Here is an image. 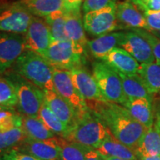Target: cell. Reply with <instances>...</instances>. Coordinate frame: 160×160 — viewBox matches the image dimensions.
Listing matches in <instances>:
<instances>
[{
	"label": "cell",
	"instance_id": "cell-3",
	"mask_svg": "<svg viewBox=\"0 0 160 160\" xmlns=\"http://www.w3.org/2000/svg\"><path fill=\"white\" fill-rule=\"evenodd\" d=\"M13 68L17 74L42 91H55L53 68L39 53L26 50L16 62Z\"/></svg>",
	"mask_w": 160,
	"mask_h": 160
},
{
	"label": "cell",
	"instance_id": "cell-27",
	"mask_svg": "<svg viewBox=\"0 0 160 160\" xmlns=\"http://www.w3.org/2000/svg\"><path fill=\"white\" fill-rule=\"evenodd\" d=\"M38 118L41 119L46 127L54 134L65 138L68 133L70 128L62 122L45 103L40 110Z\"/></svg>",
	"mask_w": 160,
	"mask_h": 160
},
{
	"label": "cell",
	"instance_id": "cell-33",
	"mask_svg": "<svg viewBox=\"0 0 160 160\" xmlns=\"http://www.w3.org/2000/svg\"><path fill=\"white\" fill-rule=\"evenodd\" d=\"M133 31L143 37L151 45L153 56H154L155 61L157 64L160 65V39L155 37L150 32L145 31L144 29H133Z\"/></svg>",
	"mask_w": 160,
	"mask_h": 160
},
{
	"label": "cell",
	"instance_id": "cell-19",
	"mask_svg": "<svg viewBox=\"0 0 160 160\" xmlns=\"http://www.w3.org/2000/svg\"><path fill=\"white\" fill-rule=\"evenodd\" d=\"M138 156L155 157L160 155V116L151 128L146 130L137 149Z\"/></svg>",
	"mask_w": 160,
	"mask_h": 160
},
{
	"label": "cell",
	"instance_id": "cell-26",
	"mask_svg": "<svg viewBox=\"0 0 160 160\" xmlns=\"http://www.w3.org/2000/svg\"><path fill=\"white\" fill-rule=\"evenodd\" d=\"M138 74L142 78L151 93H160V65L156 62L140 64Z\"/></svg>",
	"mask_w": 160,
	"mask_h": 160
},
{
	"label": "cell",
	"instance_id": "cell-1",
	"mask_svg": "<svg viewBox=\"0 0 160 160\" xmlns=\"http://www.w3.org/2000/svg\"><path fill=\"white\" fill-rule=\"evenodd\" d=\"M86 102L90 110L105 124L118 141L137 151L148 128L137 121L122 105L108 101Z\"/></svg>",
	"mask_w": 160,
	"mask_h": 160
},
{
	"label": "cell",
	"instance_id": "cell-24",
	"mask_svg": "<svg viewBox=\"0 0 160 160\" xmlns=\"http://www.w3.org/2000/svg\"><path fill=\"white\" fill-rule=\"evenodd\" d=\"M19 3L32 15L45 18L53 12L63 10L62 0H19Z\"/></svg>",
	"mask_w": 160,
	"mask_h": 160
},
{
	"label": "cell",
	"instance_id": "cell-28",
	"mask_svg": "<svg viewBox=\"0 0 160 160\" xmlns=\"http://www.w3.org/2000/svg\"><path fill=\"white\" fill-rule=\"evenodd\" d=\"M45 20L51 30L53 41L68 40L65 34V11L64 10L53 12L45 17Z\"/></svg>",
	"mask_w": 160,
	"mask_h": 160
},
{
	"label": "cell",
	"instance_id": "cell-42",
	"mask_svg": "<svg viewBox=\"0 0 160 160\" xmlns=\"http://www.w3.org/2000/svg\"><path fill=\"white\" fill-rule=\"evenodd\" d=\"M150 33H152L153 35H154L155 37H157V38L160 39V30H158V31H152L150 32Z\"/></svg>",
	"mask_w": 160,
	"mask_h": 160
},
{
	"label": "cell",
	"instance_id": "cell-40",
	"mask_svg": "<svg viewBox=\"0 0 160 160\" xmlns=\"http://www.w3.org/2000/svg\"><path fill=\"white\" fill-rule=\"evenodd\" d=\"M138 160H160V155L155 156V157H142L138 156Z\"/></svg>",
	"mask_w": 160,
	"mask_h": 160
},
{
	"label": "cell",
	"instance_id": "cell-39",
	"mask_svg": "<svg viewBox=\"0 0 160 160\" xmlns=\"http://www.w3.org/2000/svg\"><path fill=\"white\" fill-rule=\"evenodd\" d=\"M83 0H69L68 6L65 9H64L65 11H81L80 8L82 3Z\"/></svg>",
	"mask_w": 160,
	"mask_h": 160
},
{
	"label": "cell",
	"instance_id": "cell-41",
	"mask_svg": "<svg viewBox=\"0 0 160 160\" xmlns=\"http://www.w3.org/2000/svg\"><path fill=\"white\" fill-rule=\"evenodd\" d=\"M102 156V155H101ZM103 157V159L105 160H128V159H119V158L117 157H104V156H102Z\"/></svg>",
	"mask_w": 160,
	"mask_h": 160
},
{
	"label": "cell",
	"instance_id": "cell-31",
	"mask_svg": "<svg viewBox=\"0 0 160 160\" xmlns=\"http://www.w3.org/2000/svg\"><path fill=\"white\" fill-rule=\"evenodd\" d=\"M26 138L27 136L21 128L0 131V154L17 146Z\"/></svg>",
	"mask_w": 160,
	"mask_h": 160
},
{
	"label": "cell",
	"instance_id": "cell-35",
	"mask_svg": "<svg viewBox=\"0 0 160 160\" xmlns=\"http://www.w3.org/2000/svg\"><path fill=\"white\" fill-rule=\"evenodd\" d=\"M0 160H39L33 156L21 151L17 148L8 150L0 157Z\"/></svg>",
	"mask_w": 160,
	"mask_h": 160
},
{
	"label": "cell",
	"instance_id": "cell-18",
	"mask_svg": "<svg viewBox=\"0 0 160 160\" xmlns=\"http://www.w3.org/2000/svg\"><path fill=\"white\" fill-rule=\"evenodd\" d=\"M102 61L124 74H137L140 68L139 62L122 48H113Z\"/></svg>",
	"mask_w": 160,
	"mask_h": 160
},
{
	"label": "cell",
	"instance_id": "cell-29",
	"mask_svg": "<svg viewBox=\"0 0 160 160\" xmlns=\"http://www.w3.org/2000/svg\"><path fill=\"white\" fill-rule=\"evenodd\" d=\"M56 141L60 150V160H85L82 146L70 142L61 137H56Z\"/></svg>",
	"mask_w": 160,
	"mask_h": 160
},
{
	"label": "cell",
	"instance_id": "cell-32",
	"mask_svg": "<svg viewBox=\"0 0 160 160\" xmlns=\"http://www.w3.org/2000/svg\"><path fill=\"white\" fill-rule=\"evenodd\" d=\"M21 125L22 115L17 114L9 108L0 106V131L21 128Z\"/></svg>",
	"mask_w": 160,
	"mask_h": 160
},
{
	"label": "cell",
	"instance_id": "cell-8",
	"mask_svg": "<svg viewBox=\"0 0 160 160\" xmlns=\"http://www.w3.org/2000/svg\"><path fill=\"white\" fill-rule=\"evenodd\" d=\"M53 73L55 91L73 107L77 117L88 111L89 108L85 99L73 85L71 72L53 68Z\"/></svg>",
	"mask_w": 160,
	"mask_h": 160
},
{
	"label": "cell",
	"instance_id": "cell-23",
	"mask_svg": "<svg viewBox=\"0 0 160 160\" xmlns=\"http://www.w3.org/2000/svg\"><path fill=\"white\" fill-rule=\"evenodd\" d=\"M117 73L121 78L124 92L128 99L145 98L151 101L152 93H150L142 78L138 73L124 74L119 72Z\"/></svg>",
	"mask_w": 160,
	"mask_h": 160
},
{
	"label": "cell",
	"instance_id": "cell-7",
	"mask_svg": "<svg viewBox=\"0 0 160 160\" xmlns=\"http://www.w3.org/2000/svg\"><path fill=\"white\" fill-rule=\"evenodd\" d=\"M117 5L85 13L83 25L85 31L93 37H100L119 29Z\"/></svg>",
	"mask_w": 160,
	"mask_h": 160
},
{
	"label": "cell",
	"instance_id": "cell-16",
	"mask_svg": "<svg viewBox=\"0 0 160 160\" xmlns=\"http://www.w3.org/2000/svg\"><path fill=\"white\" fill-rule=\"evenodd\" d=\"M45 103L62 122L71 128L77 120V113L73 107L53 91H43Z\"/></svg>",
	"mask_w": 160,
	"mask_h": 160
},
{
	"label": "cell",
	"instance_id": "cell-14",
	"mask_svg": "<svg viewBox=\"0 0 160 160\" xmlns=\"http://www.w3.org/2000/svg\"><path fill=\"white\" fill-rule=\"evenodd\" d=\"M70 72L73 85L86 102L106 101L95 78L88 70L79 67Z\"/></svg>",
	"mask_w": 160,
	"mask_h": 160
},
{
	"label": "cell",
	"instance_id": "cell-25",
	"mask_svg": "<svg viewBox=\"0 0 160 160\" xmlns=\"http://www.w3.org/2000/svg\"><path fill=\"white\" fill-rule=\"evenodd\" d=\"M21 128L30 139L47 140L56 137L39 118L22 115Z\"/></svg>",
	"mask_w": 160,
	"mask_h": 160
},
{
	"label": "cell",
	"instance_id": "cell-13",
	"mask_svg": "<svg viewBox=\"0 0 160 160\" xmlns=\"http://www.w3.org/2000/svg\"><path fill=\"white\" fill-rule=\"evenodd\" d=\"M16 148L39 160H60V150L56 137L47 140L27 137Z\"/></svg>",
	"mask_w": 160,
	"mask_h": 160
},
{
	"label": "cell",
	"instance_id": "cell-5",
	"mask_svg": "<svg viewBox=\"0 0 160 160\" xmlns=\"http://www.w3.org/2000/svg\"><path fill=\"white\" fill-rule=\"evenodd\" d=\"M9 79L15 86L20 112L27 117L38 118L45 104L42 90L18 74H13Z\"/></svg>",
	"mask_w": 160,
	"mask_h": 160
},
{
	"label": "cell",
	"instance_id": "cell-21",
	"mask_svg": "<svg viewBox=\"0 0 160 160\" xmlns=\"http://www.w3.org/2000/svg\"><path fill=\"white\" fill-rule=\"evenodd\" d=\"M124 32H112L98 37L88 43V48L96 59L102 60L112 50L119 45Z\"/></svg>",
	"mask_w": 160,
	"mask_h": 160
},
{
	"label": "cell",
	"instance_id": "cell-36",
	"mask_svg": "<svg viewBox=\"0 0 160 160\" xmlns=\"http://www.w3.org/2000/svg\"><path fill=\"white\" fill-rule=\"evenodd\" d=\"M144 12L160 11V0H129Z\"/></svg>",
	"mask_w": 160,
	"mask_h": 160
},
{
	"label": "cell",
	"instance_id": "cell-9",
	"mask_svg": "<svg viewBox=\"0 0 160 160\" xmlns=\"http://www.w3.org/2000/svg\"><path fill=\"white\" fill-rule=\"evenodd\" d=\"M33 17L19 3L13 4L0 12V31L25 34Z\"/></svg>",
	"mask_w": 160,
	"mask_h": 160
},
{
	"label": "cell",
	"instance_id": "cell-22",
	"mask_svg": "<svg viewBox=\"0 0 160 160\" xmlns=\"http://www.w3.org/2000/svg\"><path fill=\"white\" fill-rule=\"evenodd\" d=\"M95 150L100 155L104 157H117L128 160H138L137 151L130 148L129 147L120 142L111 133Z\"/></svg>",
	"mask_w": 160,
	"mask_h": 160
},
{
	"label": "cell",
	"instance_id": "cell-44",
	"mask_svg": "<svg viewBox=\"0 0 160 160\" xmlns=\"http://www.w3.org/2000/svg\"><path fill=\"white\" fill-rule=\"evenodd\" d=\"M1 11H2V10H1V9H0V12H1Z\"/></svg>",
	"mask_w": 160,
	"mask_h": 160
},
{
	"label": "cell",
	"instance_id": "cell-6",
	"mask_svg": "<svg viewBox=\"0 0 160 160\" xmlns=\"http://www.w3.org/2000/svg\"><path fill=\"white\" fill-rule=\"evenodd\" d=\"M53 68L71 70L82 67L85 57L70 40L53 41L42 55Z\"/></svg>",
	"mask_w": 160,
	"mask_h": 160
},
{
	"label": "cell",
	"instance_id": "cell-38",
	"mask_svg": "<svg viewBox=\"0 0 160 160\" xmlns=\"http://www.w3.org/2000/svg\"><path fill=\"white\" fill-rule=\"evenodd\" d=\"M85 160H105L103 157L93 148L84 147Z\"/></svg>",
	"mask_w": 160,
	"mask_h": 160
},
{
	"label": "cell",
	"instance_id": "cell-43",
	"mask_svg": "<svg viewBox=\"0 0 160 160\" xmlns=\"http://www.w3.org/2000/svg\"><path fill=\"white\" fill-rule=\"evenodd\" d=\"M63 2V10L66 8V7L68 6V4L69 0H62Z\"/></svg>",
	"mask_w": 160,
	"mask_h": 160
},
{
	"label": "cell",
	"instance_id": "cell-20",
	"mask_svg": "<svg viewBox=\"0 0 160 160\" xmlns=\"http://www.w3.org/2000/svg\"><path fill=\"white\" fill-rule=\"evenodd\" d=\"M124 107L140 124L149 128L154 122L151 100L145 98L128 99Z\"/></svg>",
	"mask_w": 160,
	"mask_h": 160
},
{
	"label": "cell",
	"instance_id": "cell-10",
	"mask_svg": "<svg viewBox=\"0 0 160 160\" xmlns=\"http://www.w3.org/2000/svg\"><path fill=\"white\" fill-rule=\"evenodd\" d=\"M25 51L24 36L0 31V73L14 65Z\"/></svg>",
	"mask_w": 160,
	"mask_h": 160
},
{
	"label": "cell",
	"instance_id": "cell-12",
	"mask_svg": "<svg viewBox=\"0 0 160 160\" xmlns=\"http://www.w3.org/2000/svg\"><path fill=\"white\" fill-rule=\"evenodd\" d=\"M119 46L140 64H150L155 62L153 51L148 42L134 31L124 32Z\"/></svg>",
	"mask_w": 160,
	"mask_h": 160
},
{
	"label": "cell",
	"instance_id": "cell-37",
	"mask_svg": "<svg viewBox=\"0 0 160 160\" xmlns=\"http://www.w3.org/2000/svg\"><path fill=\"white\" fill-rule=\"evenodd\" d=\"M144 16L151 31L160 30V11L144 12Z\"/></svg>",
	"mask_w": 160,
	"mask_h": 160
},
{
	"label": "cell",
	"instance_id": "cell-17",
	"mask_svg": "<svg viewBox=\"0 0 160 160\" xmlns=\"http://www.w3.org/2000/svg\"><path fill=\"white\" fill-rule=\"evenodd\" d=\"M117 17L118 21L125 27L132 29H144L150 32L145 17L139 9L130 1L119 2L117 5Z\"/></svg>",
	"mask_w": 160,
	"mask_h": 160
},
{
	"label": "cell",
	"instance_id": "cell-30",
	"mask_svg": "<svg viewBox=\"0 0 160 160\" xmlns=\"http://www.w3.org/2000/svg\"><path fill=\"white\" fill-rule=\"evenodd\" d=\"M17 105L18 99L14 85L8 78L0 75V106L11 109Z\"/></svg>",
	"mask_w": 160,
	"mask_h": 160
},
{
	"label": "cell",
	"instance_id": "cell-15",
	"mask_svg": "<svg viewBox=\"0 0 160 160\" xmlns=\"http://www.w3.org/2000/svg\"><path fill=\"white\" fill-rule=\"evenodd\" d=\"M65 34L82 54H85L88 42L86 39L85 28L82 21L81 11H65Z\"/></svg>",
	"mask_w": 160,
	"mask_h": 160
},
{
	"label": "cell",
	"instance_id": "cell-11",
	"mask_svg": "<svg viewBox=\"0 0 160 160\" xmlns=\"http://www.w3.org/2000/svg\"><path fill=\"white\" fill-rule=\"evenodd\" d=\"M24 37L26 50L41 56L48 49L53 42L51 30L45 20L34 16Z\"/></svg>",
	"mask_w": 160,
	"mask_h": 160
},
{
	"label": "cell",
	"instance_id": "cell-2",
	"mask_svg": "<svg viewBox=\"0 0 160 160\" xmlns=\"http://www.w3.org/2000/svg\"><path fill=\"white\" fill-rule=\"evenodd\" d=\"M102 122L89 110L77 117L64 139L70 142L96 149L111 134Z\"/></svg>",
	"mask_w": 160,
	"mask_h": 160
},
{
	"label": "cell",
	"instance_id": "cell-4",
	"mask_svg": "<svg viewBox=\"0 0 160 160\" xmlns=\"http://www.w3.org/2000/svg\"><path fill=\"white\" fill-rule=\"evenodd\" d=\"M92 68L93 77L106 101L124 105L128 98L117 72L103 61L94 62Z\"/></svg>",
	"mask_w": 160,
	"mask_h": 160
},
{
	"label": "cell",
	"instance_id": "cell-34",
	"mask_svg": "<svg viewBox=\"0 0 160 160\" xmlns=\"http://www.w3.org/2000/svg\"><path fill=\"white\" fill-rule=\"evenodd\" d=\"M113 5H117V0H84L82 10L84 13H87Z\"/></svg>",
	"mask_w": 160,
	"mask_h": 160
}]
</instances>
